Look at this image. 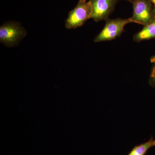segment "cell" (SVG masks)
I'll return each instance as SVG.
<instances>
[{"label": "cell", "mask_w": 155, "mask_h": 155, "mask_svg": "<svg viewBox=\"0 0 155 155\" xmlns=\"http://www.w3.org/2000/svg\"><path fill=\"white\" fill-rule=\"evenodd\" d=\"M93 8L91 3L79 1L74 9L69 12L65 22L67 29H75L81 27L88 19L91 18Z\"/></svg>", "instance_id": "obj_3"}, {"label": "cell", "mask_w": 155, "mask_h": 155, "mask_svg": "<svg viewBox=\"0 0 155 155\" xmlns=\"http://www.w3.org/2000/svg\"><path fill=\"white\" fill-rule=\"evenodd\" d=\"M79 1H82V2H87V0H79Z\"/></svg>", "instance_id": "obj_11"}, {"label": "cell", "mask_w": 155, "mask_h": 155, "mask_svg": "<svg viewBox=\"0 0 155 155\" xmlns=\"http://www.w3.org/2000/svg\"><path fill=\"white\" fill-rule=\"evenodd\" d=\"M26 34V31L20 23L8 21L0 27V42L8 47L16 46Z\"/></svg>", "instance_id": "obj_2"}, {"label": "cell", "mask_w": 155, "mask_h": 155, "mask_svg": "<svg viewBox=\"0 0 155 155\" xmlns=\"http://www.w3.org/2000/svg\"><path fill=\"white\" fill-rule=\"evenodd\" d=\"M155 38V20L143 26V28L134 35L133 40L136 42Z\"/></svg>", "instance_id": "obj_6"}, {"label": "cell", "mask_w": 155, "mask_h": 155, "mask_svg": "<svg viewBox=\"0 0 155 155\" xmlns=\"http://www.w3.org/2000/svg\"><path fill=\"white\" fill-rule=\"evenodd\" d=\"M133 6L130 19L132 22L144 25L155 20V8L150 0H127Z\"/></svg>", "instance_id": "obj_1"}, {"label": "cell", "mask_w": 155, "mask_h": 155, "mask_svg": "<svg viewBox=\"0 0 155 155\" xmlns=\"http://www.w3.org/2000/svg\"><path fill=\"white\" fill-rule=\"evenodd\" d=\"M119 0H89L93 8L91 19L95 22L109 19Z\"/></svg>", "instance_id": "obj_5"}, {"label": "cell", "mask_w": 155, "mask_h": 155, "mask_svg": "<svg viewBox=\"0 0 155 155\" xmlns=\"http://www.w3.org/2000/svg\"><path fill=\"white\" fill-rule=\"evenodd\" d=\"M130 23H132L130 18L114 19L109 18L106 20L104 28L96 36L94 41L97 43L113 40L122 35L125 31V25Z\"/></svg>", "instance_id": "obj_4"}, {"label": "cell", "mask_w": 155, "mask_h": 155, "mask_svg": "<svg viewBox=\"0 0 155 155\" xmlns=\"http://www.w3.org/2000/svg\"><path fill=\"white\" fill-rule=\"evenodd\" d=\"M150 1L152 3L153 5L155 8V0H150Z\"/></svg>", "instance_id": "obj_10"}, {"label": "cell", "mask_w": 155, "mask_h": 155, "mask_svg": "<svg viewBox=\"0 0 155 155\" xmlns=\"http://www.w3.org/2000/svg\"><path fill=\"white\" fill-rule=\"evenodd\" d=\"M149 83L152 86L155 87V64H154L152 69L150 75Z\"/></svg>", "instance_id": "obj_8"}, {"label": "cell", "mask_w": 155, "mask_h": 155, "mask_svg": "<svg viewBox=\"0 0 155 155\" xmlns=\"http://www.w3.org/2000/svg\"><path fill=\"white\" fill-rule=\"evenodd\" d=\"M150 61L151 63H153V64H155V55L151 57Z\"/></svg>", "instance_id": "obj_9"}, {"label": "cell", "mask_w": 155, "mask_h": 155, "mask_svg": "<svg viewBox=\"0 0 155 155\" xmlns=\"http://www.w3.org/2000/svg\"><path fill=\"white\" fill-rule=\"evenodd\" d=\"M155 146V140L152 137L147 142L135 146L127 155H145L152 147Z\"/></svg>", "instance_id": "obj_7"}]
</instances>
